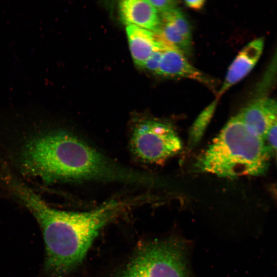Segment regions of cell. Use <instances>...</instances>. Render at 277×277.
Listing matches in <instances>:
<instances>
[{
  "instance_id": "obj_8",
  "label": "cell",
  "mask_w": 277,
  "mask_h": 277,
  "mask_svg": "<svg viewBox=\"0 0 277 277\" xmlns=\"http://www.w3.org/2000/svg\"><path fill=\"white\" fill-rule=\"evenodd\" d=\"M119 8L122 20L127 26H135L154 33L160 27L161 15L149 1H122Z\"/></svg>"
},
{
  "instance_id": "obj_11",
  "label": "cell",
  "mask_w": 277,
  "mask_h": 277,
  "mask_svg": "<svg viewBox=\"0 0 277 277\" xmlns=\"http://www.w3.org/2000/svg\"><path fill=\"white\" fill-rule=\"evenodd\" d=\"M155 33L169 48L177 50L184 54L190 53L192 49V41L184 36L169 21L161 18L160 27Z\"/></svg>"
},
{
  "instance_id": "obj_9",
  "label": "cell",
  "mask_w": 277,
  "mask_h": 277,
  "mask_svg": "<svg viewBox=\"0 0 277 277\" xmlns=\"http://www.w3.org/2000/svg\"><path fill=\"white\" fill-rule=\"evenodd\" d=\"M126 29L132 58L139 66L143 67L154 52L170 48L152 31L133 25H127Z\"/></svg>"
},
{
  "instance_id": "obj_5",
  "label": "cell",
  "mask_w": 277,
  "mask_h": 277,
  "mask_svg": "<svg viewBox=\"0 0 277 277\" xmlns=\"http://www.w3.org/2000/svg\"><path fill=\"white\" fill-rule=\"evenodd\" d=\"M129 146L136 159L149 163L164 161L182 147L181 140L172 127L151 119L139 121L132 126Z\"/></svg>"
},
{
  "instance_id": "obj_1",
  "label": "cell",
  "mask_w": 277,
  "mask_h": 277,
  "mask_svg": "<svg viewBox=\"0 0 277 277\" xmlns=\"http://www.w3.org/2000/svg\"><path fill=\"white\" fill-rule=\"evenodd\" d=\"M2 185L9 194L33 214L45 245L46 277H66L82 264L101 230L134 205L131 199H112L88 211L55 209L13 173Z\"/></svg>"
},
{
  "instance_id": "obj_12",
  "label": "cell",
  "mask_w": 277,
  "mask_h": 277,
  "mask_svg": "<svg viewBox=\"0 0 277 277\" xmlns=\"http://www.w3.org/2000/svg\"><path fill=\"white\" fill-rule=\"evenodd\" d=\"M218 98H216L211 104L206 107L198 116L191 128L189 142L193 146L200 141L207 125L213 115L217 104Z\"/></svg>"
},
{
  "instance_id": "obj_13",
  "label": "cell",
  "mask_w": 277,
  "mask_h": 277,
  "mask_svg": "<svg viewBox=\"0 0 277 277\" xmlns=\"http://www.w3.org/2000/svg\"><path fill=\"white\" fill-rule=\"evenodd\" d=\"M161 17L171 22L184 36L192 41L189 23L179 8H177L169 12L161 14Z\"/></svg>"
},
{
  "instance_id": "obj_16",
  "label": "cell",
  "mask_w": 277,
  "mask_h": 277,
  "mask_svg": "<svg viewBox=\"0 0 277 277\" xmlns=\"http://www.w3.org/2000/svg\"><path fill=\"white\" fill-rule=\"evenodd\" d=\"M266 141L273 152H275L277 162V117L268 131Z\"/></svg>"
},
{
  "instance_id": "obj_4",
  "label": "cell",
  "mask_w": 277,
  "mask_h": 277,
  "mask_svg": "<svg viewBox=\"0 0 277 277\" xmlns=\"http://www.w3.org/2000/svg\"><path fill=\"white\" fill-rule=\"evenodd\" d=\"M97 277H188V272L183 247L166 240L131 248Z\"/></svg>"
},
{
  "instance_id": "obj_2",
  "label": "cell",
  "mask_w": 277,
  "mask_h": 277,
  "mask_svg": "<svg viewBox=\"0 0 277 277\" xmlns=\"http://www.w3.org/2000/svg\"><path fill=\"white\" fill-rule=\"evenodd\" d=\"M18 163L24 174L47 183L93 181L134 185L146 181L141 173L63 129L30 137L20 150Z\"/></svg>"
},
{
  "instance_id": "obj_7",
  "label": "cell",
  "mask_w": 277,
  "mask_h": 277,
  "mask_svg": "<svg viewBox=\"0 0 277 277\" xmlns=\"http://www.w3.org/2000/svg\"><path fill=\"white\" fill-rule=\"evenodd\" d=\"M264 47L263 38H258L247 44L230 65L225 80L217 93V98L239 82L253 69L260 58Z\"/></svg>"
},
{
  "instance_id": "obj_10",
  "label": "cell",
  "mask_w": 277,
  "mask_h": 277,
  "mask_svg": "<svg viewBox=\"0 0 277 277\" xmlns=\"http://www.w3.org/2000/svg\"><path fill=\"white\" fill-rule=\"evenodd\" d=\"M156 74L169 77L187 78L205 84L210 81L187 61L180 51L168 48L164 51Z\"/></svg>"
},
{
  "instance_id": "obj_3",
  "label": "cell",
  "mask_w": 277,
  "mask_h": 277,
  "mask_svg": "<svg viewBox=\"0 0 277 277\" xmlns=\"http://www.w3.org/2000/svg\"><path fill=\"white\" fill-rule=\"evenodd\" d=\"M273 151L238 114L231 118L199 159L203 171L235 177L259 175L268 168Z\"/></svg>"
},
{
  "instance_id": "obj_17",
  "label": "cell",
  "mask_w": 277,
  "mask_h": 277,
  "mask_svg": "<svg viewBox=\"0 0 277 277\" xmlns=\"http://www.w3.org/2000/svg\"><path fill=\"white\" fill-rule=\"evenodd\" d=\"M205 1L204 0H188L184 1L185 5L188 7L195 9H201L204 5Z\"/></svg>"
},
{
  "instance_id": "obj_15",
  "label": "cell",
  "mask_w": 277,
  "mask_h": 277,
  "mask_svg": "<svg viewBox=\"0 0 277 277\" xmlns=\"http://www.w3.org/2000/svg\"><path fill=\"white\" fill-rule=\"evenodd\" d=\"M164 50L154 52L145 62L143 67L156 73Z\"/></svg>"
},
{
  "instance_id": "obj_14",
  "label": "cell",
  "mask_w": 277,
  "mask_h": 277,
  "mask_svg": "<svg viewBox=\"0 0 277 277\" xmlns=\"http://www.w3.org/2000/svg\"><path fill=\"white\" fill-rule=\"evenodd\" d=\"M160 14L169 12L177 8V2L172 0L149 1Z\"/></svg>"
},
{
  "instance_id": "obj_6",
  "label": "cell",
  "mask_w": 277,
  "mask_h": 277,
  "mask_svg": "<svg viewBox=\"0 0 277 277\" xmlns=\"http://www.w3.org/2000/svg\"><path fill=\"white\" fill-rule=\"evenodd\" d=\"M238 115L251 131L266 141L268 131L277 117V101L269 97L258 98Z\"/></svg>"
}]
</instances>
